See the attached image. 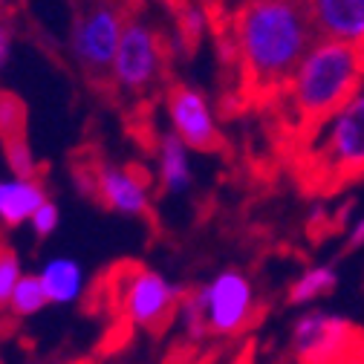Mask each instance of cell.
I'll list each match as a JSON object with an SVG mask.
<instances>
[{"instance_id":"obj_11","label":"cell","mask_w":364,"mask_h":364,"mask_svg":"<svg viewBox=\"0 0 364 364\" xmlns=\"http://www.w3.org/2000/svg\"><path fill=\"white\" fill-rule=\"evenodd\" d=\"M309 18L318 38L364 50V0H312Z\"/></svg>"},{"instance_id":"obj_17","label":"cell","mask_w":364,"mask_h":364,"mask_svg":"<svg viewBox=\"0 0 364 364\" xmlns=\"http://www.w3.org/2000/svg\"><path fill=\"white\" fill-rule=\"evenodd\" d=\"M0 148H4V159L12 176H26V179L38 176V159H35V151L26 139V133L9 136V139L0 142Z\"/></svg>"},{"instance_id":"obj_3","label":"cell","mask_w":364,"mask_h":364,"mask_svg":"<svg viewBox=\"0 0 364 364\" xmlns=\"http://www.w3.org/2000/svg\"><path fill=\"white\" fill-rule=\"evenodd\" d=\"M312 156L324 176H364V81L338 110L312 124Z\"/></svg>"},{"instance_id":"obj_13","label":"cell","mask_w":364,"mask_h":364,"mask_svg":"<svg viewBox=\"0 0 364 364\" xmlns=\"http://www.w3.org/2000/svg\"><path fill=\"white\" fill-rule=\"evenodd\" d=\"M43 200H50V194L38 176H0V225L6 229L26 225V220Z\"/></svg>"},{"instance_id":"obj_15","label":"cell","mask_w":364,"mask_h":364,"mask_svg":"<svg viewBox=\"0 0 364 364\" xmlns=\"http://www.w3.org/2000/svg\"><path fill=\"white\" fill-rule=\"evenodd\" d=\"M341 284L338 266L333 260H318L312 266H304L298 275L292 278L287 289V304L292 309H309V306H321Z\"/></svg>"},{"instance_id":"obj_18","label":"cell","mask_w":364,"mask_h":364,"mask_svg":"<svg viewBox=\"0 0 364 364\" xmlns=\"http://www.w3.org/2000/svg\"><path fill=\"white\" fill-rule=\"evenodd\" d=\"M21 278H23V263L18 249L9 243H0V309H6Z\"/></svg>"},{"instance_id":"obj_23","label":"cell","mask_w":364,"mask_h":364,"mask_svg":"<svg viewBox=\"0 0 364 364\" xmlns=\"http://www.w3.org/2000/svg\"><path fill=\"white\" fill-rule=\"evenodd\" d=\"M9 58H12V29L0 21V73L6 70Z\"/></svg>"},{"instance_id":"obj_22","label":"cell","mask_w":364,"mask_h":364,"mask_svg":"<svg viewBox=\"0 0 364 364\" xmlns=\"http://www.w3.org/2000/svg\"><path fill=\"white\" fill-rule=\"evenodd\" d=\"M344 255L361 252L364 249V214H355L347 225H344V243H341Z\"/></svg>"},{"instance_id":"obj_12","label":"cell","mask_w":364,"mask_h":364,"mask_svg":"<svg viewBox=\"0 0 364 364\" xmlns=\"http://www.w3.org/2000/svg\"><path fill=\"white\" fill-rule=\"evenodd\" d=\"M194 151L171 130L159 136L156 145V182L162 194L186 197L194 188Z\"/></svg>"},{"instance_id":"obj_2","label":"cell","mask_w":364,"mask_h":364,"mask_svg":"<svg viewBox=\"0 0 364 364\" xmlns=\"http://www.w3.org/2000/svg\"><path fill=\"white\" fill-rule=\"evenodd\" d=\"M361 81L364 50L330 38H315L287 81V99L295 116L318 124L338 110Z\"/></svg>"},{"instance_id":"obj_6","label":"cell","mask_w":364,"mask_h":364,"mask_svg":"<svg viewBox=\"0 0 364 364\" xmlns=\"http://www.w3.org/2000/svg\"><path fill=\"white\" fill-rule=\"evenodd\" d=\"M162 70H165V55H162L159 32L142 18L124 21L119 47L107 73L116 90H122L127 96H139L159 81Z\"/></svg>"},{"instance_id":"obj_14","label":"cell","mask_w":364,"mask_h":364,"mask_svg":"<svg viewBox=\"0 0 364 364\" xmlns=\"http://www.w3.org/2000/svg\"><path fill=\"white\" fill-rule=\"evenodd\" d=\"M38 278L47 289V301L53 306H73L87 287V272L84 266L70 255L47 257L38 269Z\"/></svg>"},{"instance_id":"obj_1","label":"cell","mask_w":364,"mask_h":364,"mask_svg":"<svg viewBox=\"0 0 364 364\" xmlns=\"http://www.w3.org/2000/svg\"><path fill=\"white\" fill-rule=\"evenodd\" d=\"M318 38L309 9L295 0H243L232 21V50L252 87H284Z\"/></svg>"},{"instance_id":"obj_7","label":"cell","mask_w":364,"mask_h":364,"mask_svg":"<svg viewBox=\"0 0 364 364\" xmlns=\"http://www.w3.org/2000/svg\"><path fill=\"white\" fill-rule=\"evenodd\" d=\"M186 295L176 281L151 266H133L119 278V304L136 330H159Z\"/></svg>"},{"instance_id":"obj_19","label":"cell","mask_w":364,"mask_h":364,"mask_svg":"<svg viewBox=\"0 0 364 364\" xmlns=\"http://www.w3.org/2000/svg\"><path fill=\"white\" fill-rule=\"evenodd\" d=\"M21 133H26V110L18 96L0 90V142Z\"/></svg>"},{"instance_id":"obj_16","label":"cell","mask_w":364,"mask_h":364,"mask_svg":"<svg viewBox=\"0 0 364 364\" xmlns=\"http://www.w3.org/2000/svg\"><path fill=\"white\" fill-rule=\"evenodd\" d=\"M50 306L47 301V289H43L41 278H38V272H23V278L18 281L6 309L15 315V318H32L38 312H43Z\"/></svg>"},{"instance_id":"obj_20","label":"cell","mask_w":364,"mask_h":364,"mask_svg":"<svg viewBox=\"0 0 364 364\" xmlns=\"http://www.w3.org/2000/svg\"><path fill=\"white\" fill-rule=\"evenodd\" d=\"M58 225H61V208H58V203H53V200H43V203L32 211V217L26 220V229L32 232L35 240H50V237L58 232Z\"/></svg>"},{"instance_id":"obj_24","label":"cell","mask_w":364,"mask_h":364,"mask_svg":"<svg viewBox=\"0 0 364 364\" xmlns=\"http://www.w3.org/2000/svg\"><path fill=\"white\" fill-rule=\"evenodd\" d=\"M344 364H364V341L358 344V350H355V353H353V355H350Z\"/></svg>"},{"instance_id":"obj_8","label":"cell","mask_w":364,"mask_h":364,"mask_svg":"<svg viewBox=\"0 0 364 364\" xmlns=\"http://www.w3.org/2000/svg\"><path fill=\"white\" fill-rule=\"evenodd\" d=\"M124 29V12L113 0H93L70 29V53L75 64L90 75H107L119 38Z\"/></svg>"},{"instance_id":"obj_21","label":"cell","mask_w":364,"mask_h":364,"mask_svg":"<svg viewBox=\"0 0 364 364\" xmlns=\"http://www.w3.org/2000/svg\"><path fill=\"white\" fill-rule=\"evenodd\" d=\"M205 29H208V15L197 4H188L179 12V41L182 43L197 47V43L203 41V35H205Z\"/></svg>"},{"instance_id":"obj_4","label":"cell","mask_w":364,"mask_h":364,"mask_svg":"<svg viewBox=\"0 0 364 364\" xmlns=\"http://www.w3.org/2000/svg\"><path fill=\"white\" fill-rule=\"evenodd\" d=\"M191 301L203 312L208 336L232 338L252 327L257 315V289L255 281L237 266H225L200 287L188 289Z\"/></svg>"},{"instance_id":"obj_9","label":"cell","mask_w":364,"mask_h":364,"mask_svg":"<svg viewBox=\"0 0 364 364\" xmlns=\"http://www.w3.org/2000/svg\"><path fill=\"white\" fill-rule=\"evenodd\" d=\"M171 133L179 136L194 154H208L220 145V119L211 99L194 84H173L165 96Z\"/></svg>"},{"instance_id":"obj_5","label":"cell","mask_w":364,"mask_h":364,"mask_svg":"<svg viewBox=\"0 0 364 364\" xmlns=\"http://www.w3.org/2000/svg\"><path fill=\"white\" fill-rule=\"evenodd\" d=\"M287 344L295 364H344L358 350L361 333L350 315L309 306L292 318Z\"/></svg>"},{"instance_id":"obj_25","label":"cell","mask_w":364,"mask_h":364,"mask_svg":"<svg viewBox=\"0 0 364 364\" xmlns=\"http://www.w3.org/2000/svg\"><path fill=\"white\" fill-rule=\"evenodd\" d=\"M295 4H301V6H306V9H309V4H312V0H295Z\"/></svg>"},{"instance_id":"obj_10","label":"cell","mask_w":364,"mask_h":364,"mask_svg":"<svg viewBox=\"0 0 364 364\" xmlns=\"http://www.w3.org/2000/svg\"><path fill=\"white\" fill-rule=\"evenodd\" d=\"M93 171V197L113 214L122 217H148L154 205L151 179L130 165L99 162Z\"/></svg>"}]
</instances>
